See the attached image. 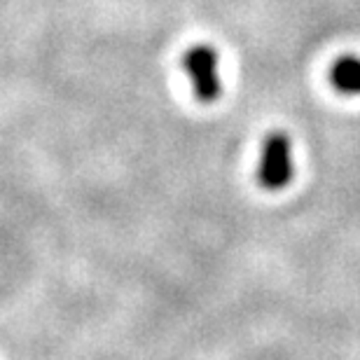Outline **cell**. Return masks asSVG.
I'll return each instance as SVG.
<instances>
[{
    "label": "cell",
    "instance_id": "obj_1",
    "mask_svg": "<svg viewBox=\"0 0 360 360\" xmlns=\"http://www.w3.org/2000/svg\"><path fill=\"white\" fill-rule=\"evenodd\" d=\"M295 176L292 141L285 131H271L262 141L260 162H257V180L264 190L278 192Z\"/></svg>",
    "mask_w": 360,
    "mask_h": 360
},
{
    "label": "cell",
    "instance_id": "obj_2",
    "mask_svg": "<svg viewBox=\"0 0 360 360\" xmlns=\"http://www.w3.org/2000/svg\"><path fill=\"white\" fill-rule=\"evenodd\" d=\"M218 52L211 45H194L183 54V68L192 82L194 96L201 103H213L220 96Z\"/></svg>",
    "mask_w": 360,
    "mask_h": 360
},
{
    "label": "cell",
    "instance_id": "obj_3",
    "mask_svg": "<svg viewBox=\"0 0 360 360\" xmlns=\"http://www.w3.org/2000/svg\"><path fill=\"white\" fill-rule=\"evenodd\" d=\"M330 82L337 91L360 96V56H340L330 68Z\"/></svg>",
    "mask_w": 360,
    "mask_h": 360
}]
</instances>
